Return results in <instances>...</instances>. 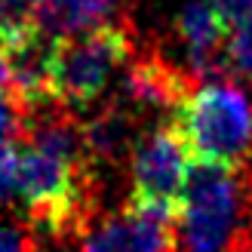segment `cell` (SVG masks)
Here are the masks:
<instances>
[{
    "label": "cell",
    "instance_id": "cell-17",
    "mask_svg": "<svg viewBox=\"0 0 252 252\" xmlns=\"http://www.w3.org/2000/svg\"><path fill=\"white\" fill-rule=\"evenodd\" d=\"M9 93H12V56L0 43V95H9Z\"/></svg>",
    "mask_w": 252,
    "mask_h": 252
},
{
    "label": "cell",
    "instance_id": "cell-1",
    "mask_svg": "<svg viewBox=\"0 0 252 252\" xmlns=\"http://www.w3.org/2000/svg\"><path fill=\"white\" fill-rule=\"evenodd\" d=\"M28 145L19 160V197L34 224L62 234L80 219L83 209V172L86 142L65 117L28 120Z\"/></svg>",
    "mask_w": 252,
    "mask_h": 252
},
{
    "label": "cell",
    "instance_id": "cell-13",
    "mask_svg": "<svg viewBox=\"0 0 252 252\" xmlns=\"http://www.w3.org/2000/svg\"><path fill=\"white\" fill-rule=\"evenodd\" d=\"M28 132V108L19 98L0 95V145H16V138Z\"/></svg>",
    "mask_w": 252,
    "mask_h": 252
},
{
    "label": "cell",
    "instance_id": "cell-2",
    "mask_svg": "<svg viewBox=\"0 0 252 252\" xmlns=\"http://www.w3.org/2000/svg\"><path fill=\"white\" fill-rule=\"evenodd\" d=\"M172 123L194 163L237 172L252 151V105L234 83L206 80L194 86L175 108Z\"/></svg>",
    "mask_w": 252,
    "mask_h": 252
},
{
    "label": "cell",
    "instance_id": "cell-12",
    "mask_svg": "<svg viewBox=\"0 0 252 252\" xmlns=\"http://www.w3.org/2000/svg\"><path fill=\"white\" fill-rule=\"evenodd\" d=\"M228 71H237L252 83V12L231 28L228 37Z\"/></svg>",
    "mask_w": 252,
    "mask_h": 252
},
{
    "label": "cell",
    "instance_id": "cell-9",
    "mask_svg": "<svg viewBox=\"0 0 252 252\" xmlns=\"http://www.w3.org/2000/svg\"><path fill=\"white\" fill-rule=\"evenodd\" d=\"M120 0H43L40 6V34L71 37L93 28L111 25Z\"/></svg>",
    "mask_w": 252,
    "mask_h": 252
},
{
    "label": "cell",
    "instance_id": "cell-5",
    "mask_svg": "<svg viewBox=\"0 0 252 252\" xmlns=\"http://www.w3.org/2000/svg\"><path fill=\"white\" fill-rule=\"evenodd\" d=\"M240 219V182L234 169L194 163L188 179L179 231L185 252H224Z\"/></svg>",
    "mask_w": 252,
    "mask_h": 252
},
{
    "label": "cell",
    "instance_id": "cell-3",
    "mask_svg": "<svg viewBox=\"0 0 252 252\" xmlns=\"http://www.w3.org/2000/svg\"><path fill=\"white\" fill-rule=\"evenodd\" d=\"M132 56V37L123 25L56 37L49 46V93L56 105L90 108L108 90L114 71Z\"/></svg>",
    "mask_w": 252,
    "mask_h": 252
},
{
    "label": "cell",
    "instance_id": "cell-6",
    "mask_svg": "<svg viewBox=\"0 0 252 252\" xmlns=\"http://www.w3.org/2000/svg\"><path fill=\"white\" fill-rule=\"evenodd\" d=\"M77 252H175V234L169 221L126 203L86 231Z\"/></svg>",
    "mask_w": 252,
    "mask_h": 252
},
{
    "label": "cell",
    "instance_id": "cell-7",
    "mask_svg": "<svg viewBox=\"0 0 252 252\" xmlns=\"http://www.w3.org/2000/svg\"><path fill=\"white\" fill-rule=\"evenodd\" d=\"M175 31L188 49V62L197 77L216 80L228 71V37L231 25L209 0H188L175 16Z\"/></svg>",
    "mask_w": 252,
    "mask_h": 252
},
{
    "label": "cell",
    "instance_id": "cell-16",
    "mask_svg": "<svg viewBox=\"0 0 252 252\" xmlns=\"http://www.w3.org/2000/svg\"><path fill=\"white\" fill-rule=\"evenodd\" d=\"M209 3L221 12L224 22H228L231 28H234V25L240 22V19H246L249 12H252V0H209Z\"/></svg>",
    "mask_w": 252,
    "mask_h": 252
},
{
    "label": "cell",
    "instance_id": "cell-10",
    "mask_svg": "<svg viewBox=\"0 0 252 252\" xmlns=\"http://www.w3.org/2000/svg\"><path fill=\"white\" fill-rule=\"evenodd\" d=\"M43 0H0V43L9 53L40 34Z\"/></svg>",
    "mask_w": 252,
    "mask_h": 252
},
{
    "label": "cell",
    "instance_id": "cell-14",
    "mask_svg": "<svg viewBox=\"0 0 252 252\" xmlns=\"http://www.w3.org/2000/svg\"><path fill=\"white\" fill-rule=\"evenodd\" d=\"M19 160L22 151L16 145H0V206L19 194Z\"/></svg>",
    "mask_w": 252,
    "mask_h": 252
},
{
    "label": "cell",
    "instance_id": "cell-4",
    "mask_svg": "<svg viewBox=\"0 0 252 252\" xmlns=\"http://www.w3.org/2000/svg\"><path fill=\"white\" fill-rule=\"evenodd\" d=\"M191 166L194 160L188 154V145L175 129V123L154 126L132 148L129 206L148 212V216H157L163 221L179 219Z\"/></svg>",
    "mask_w": 252,
    "mask_h": 252
},
{
    "label": "cell",
    "instance_id": "cell-11",
    "mask_svg": "<svg viewBox=\"0 0 252 252\" xmlns=\"http://www.w3.org/2000/svg\"><path fill=\"white\" fill-rule=\"evenodd\" d=\"M129 120L123 117V111H105L83 129V142L93 157H114L129 142Z\"/></svg>",
    "mask_w": 252,
    "mask_h": 252
},
{
    "label": "cell",
    "instance_id": "cell-8",
    "mask_svg": "<svg viewBox=\"0 0 252 252\" xmlns=\"http://www.w3.org/2000/svg\"><path fill=\"white\" fill-rule=\"evenodd\" d=\"M123 93L132 108H179L191 90H188L182 74L163 59L138 56L126 71Z\"/></svg>",
    "mask_w": 252,
    "mask_h": 252
},
{
    "label": "cell",
    "instance_id": "cell-15",
    "mask_svg": "<svg viewBox=\"0 0 252 252\" xmlns=\"http://www.w3.org/2000/svg\"><path fill=\"white\" fill-rule=\"evenodd\" d=\"M0 252H37L28 231L16 224H0Z\"/></svg>",
    "mask_w": 252,
    "mask_h": 252
}]
</instances>
